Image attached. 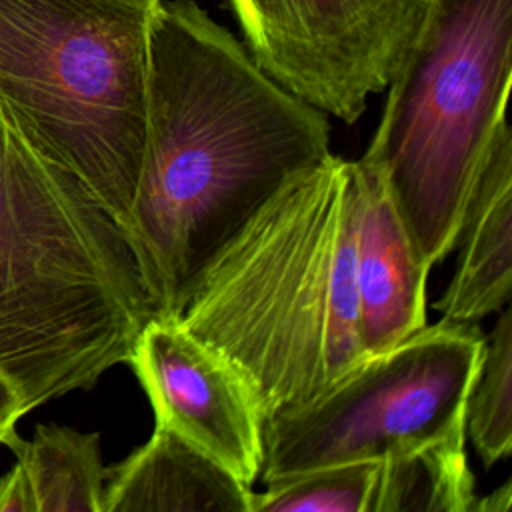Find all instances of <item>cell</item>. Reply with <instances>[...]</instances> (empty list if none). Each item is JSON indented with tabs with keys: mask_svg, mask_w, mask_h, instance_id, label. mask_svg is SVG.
<instances>
[{
	"mask_svg": "<svg viewBox=\"0 0 512 512\" xmlns=\"http://www.w3.org/2000/svg\"><path fill=\"white\" fill-rule=\"evenodd\" d=\"M434 0H228L244 46L288 92L354 124L418 40Z\"/></svg>",
	"mask_w": 512,
	"mask_h": 512,
	"instance_id": "obj_7",
	"label": "cell"
},
{
	"mask_svg": "<svg viewBox=\"0 0 512 512\" xmlns=\"http://www.w3.org/2000/svg\"><path fill=\"white\" fill-rule=\"evenodd\" d=\"M512 82V0H434L390 80L362 156L390 190L432 268L456 244L462 216L506 120Z\"/></svg>",
	"mask_w": 512,
	"mask_h": 512,
	"instance_id": "obj_5",
	"label": "cell"
},
{
	"mask_svg": "<svg viewBox=\"0 0 512 512\" xmlns=\"http://www.w3.org/2000/svg\"><path fill=\"white\" fill-rule=\"evenodd\" d=\"M0 476V512H102L106 470L100 434L38 424Z\"/></svg>",
	"mask_w": 512,
	"mask_h": 512,
	"instance_id": "obj_12",
	"label": "cell"
},
{
	"mask_svg": "<svg viewBox=\"0 0 512 512\" xmlns=\"http://www.w3.org/2000/svg\"><path fill=\"white\" fill-rule=\"evenodd\" d=\"M466 426L380 460L370 512H472Z\"/></svg>",
	"mask_w": 512,
	"mask_h": 512,
	"instance_id": "obj_13",
	"label": "cell"
},
{
	"mask_svg": "<svg viewBox=\"0 0 512 512\" xmlns=\"http://www.w3.org/2000/svg\"><path fill=\"white\" fill-rule=\"evenodd\" d=\"M154 316L126 230L0 114V378L24 412L128 364Z\"/></svg>",
	"mask_w": 512,
	"mask_h": 512,
	"instance_id": "obj_3",
	"label": "cell"
},
{
	"mask_svg": "<svg viewBox=\"0 0 512 512\" xmlns=\"http://www.w3.org/2000/svg\"><path fill=\"white\" fill-rule=\"evenodd\" d=\"M24 406L16 390L0 378V444L8 446L12 452L22 444L24 438L16 432V422L24 416Z\"/></svg>",
	"mask_w": 512,
	"mask_h": 512,
	"instance_id": "obj_16",
	"label": "cell"
},
{
	"mask_svg": "<svg viewBox=\"0 0 512 512\" xmlns=\"http://www.w3.org/2000/svg\"><path fill=\"white\" fill-rule=\"evenodd\" d=\"M360 214L354 252L358 332L366 354L384 352L426 326L430 266L418 254L382 172L358 158Z\"/></svg>",
	"mask_w": 512,
	"mask_h": 512,
	"instance_id": "obj_9",
	"label": "cell"
},
{
	"mask_svg": "<svg viewBox=\"0 0 512 512\" xmlns=\"http://www.w3.org/2000/svg\"><path fill=\"white\" fill-rule=\"evenodd\" d=\"M512 508V482H504L500 488L484 498H476L472 512H508Z\"/></svg>",
	"mask_w": 512,
	"mask_h": 512,
	"instance_id": "obj_17",
	"label": "cell"
},
{
	"mask_svg": "<svg viewBox=\"0 0 512 512\" xmlns=\"http://www.w3.org/2000/svg\"><path fill=\"white\" fill-rule=\"evenodd\" d=\"M102 512H252L246 486L166 426L108 466Z\"/></svg>",
	"mask_w": 512,
	"mask_h": 512,
	"instance_id": "obj_11",
	"label": "cell"
},
{
	"mask_svg": "<svg viewBox=\"0 0 512 512\" xmlns=\"http://www.w3.org/2000/svg\"><path fill=\"white\" fill-rule=\"evenodd\" d=\"M128 364L156 424L170 428L246 486L264 464V418L240 370L176 318L154 316L138 334Z\"/></svg>",
	"mask_w": 512,
	"mask_h": 512,
	"instance_id": "obj_8",
	"label": "cell"
},
{
	"mask_svg": "<svg viewBox=\"0 0 512 512\" xmlns=\"http://www.w3.org/2000/svg\"><path fill=\"white\" fill-rule=\"evenodd\" d=\"M330 154V124L268 76L194 0L148 24L144 150L126 234L158 316L296 172Z\"/></svg>",
	"mask_w": 512,
	"mask_h": 512,
	"instance_id": "obj_1",
	"label": "cell"
},
{
	"mask_svg": "<svg viewBox=\"0 0 512 512\" xmlns=\"http://www.w3.org/2000/svg\"><path fill=\"white\" fill-rule=\"evenodd\" d=\"M380 460H352L306 470L252 492V512H370Z\"/></svg>",
	"mask_w": 512,
	"mask_h": 512,
	"instance_id": "obj_15",
	"label": "cell"
},
{
	"mask_svg": "<svg viewBox=\"0 0 512 512\" xmlns=\"http://www.w3.org/2000/svg\"><path fill=\"white\" fill-rule=\"evenodd\" d=\"M156 0H0V114L126 230Z\"/></svg>",
	"mask_w": 512,
	"mask_h": 512,
	"instance_id": "obj_4",
	"label": "cell"
},
{
	"mask_svg": "<svg viewBox=\"0 0 512 512\" xmlns=\"http://www.w3.org/2000/svg\"><path fill=\"white\" fill-rule=\"evenodd\" d=\"M466 438L490 468L512 450V312L504 306L484 344L478 378L464 410Z\"/></svg>",
	"mask_w": 512,
	"mask_h": 512,
	"instance_id": "obj_14",
	"label": "cell"
},
{
	"mask_svg": "<svg viewBox=\"0 0 512 512\" xmlns=\"http://www.w3.org/2000/svg\"><path fill=\"white\" fill-rule=\"evenodd\" d=\"M454 274L434 302L448 322L498 314L512 290V136L504 120L468 198L456 236Z\"/></svg>",
	"mask_w": 512,
	"mask_h": 512,
	"instance_id": "obj_10",
	"label": "cell"
},
{
	"mask_svg": "<svg viewBox=\"0 0 512 512\" xmlns=\"http://www.w3.org/2000/svg\"><path fill=\"white\" fill-rule=\"evenodd\" d=\"M484 344L474 322L440 320L366 356L312 402L264 422L262 482L382 460L464 426Z\"/></svg>",
	"mask_w": 512,
	"mask_h": 512,
	"instance_id": "obj_6",
	"label": "cell"
},
{
	"mask_svg": "<svg viewBox=\"0 0 512 512\" xmlns=\"http://www.w3.org/2000/svg\"><path fill=\"white\" fill-rule=\"evenodd\" d=\"M356 160L290 176L202 272L176 318L252 386L264 422L318 398L368 354L358 332Z\"/></svg>",
	"mask_w": 512,
	"mask_h": 512,
	"instance_id": "obj_2",
	"label": "cell"
}]
</instances>
